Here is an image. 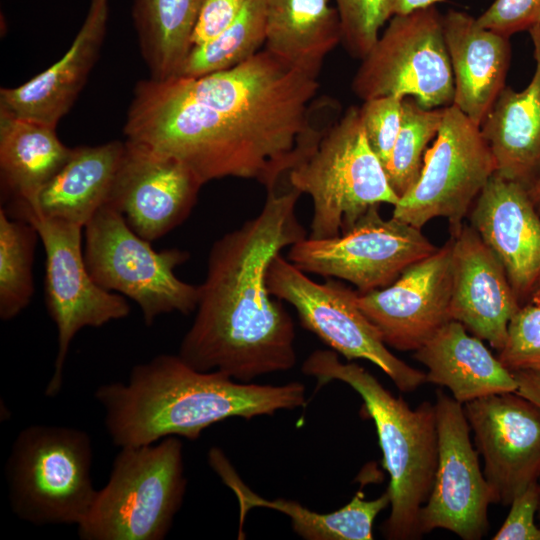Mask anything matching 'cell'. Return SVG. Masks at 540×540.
I'll use <instances>...</instances> for the list:
<instances>
[{"instance_id": "obj_22", "label": "cell", "mask_w": 540, "mask_h": 540, "mask_svg": "<svg viewBox=\"0 0 540 540\" xmlns=\"http://www.w3.org/2000/svg\"><path fill=\"white\" fill-rule=\"evenodd\" d=\"M443 31L454 78L453 105L480 127L505 87L509 38L453 9L443 14Z\"/></svg>"}, {"instance_id": "obj_7", "label": "cell", "mask_w": 540, "mask_h": 540, "mask_svg": "<svg viewBox=\"0 0 540 540\" xmlns=\"http://www.w3.org/2000/svg\"><path fill=\"white\" fill-rule=\"evenodd\" d=\"M288 183L312 199L309 237L315 239L337 237L371 206L399 201L356 106L347 108L309 157L290 171Z\"/></svg>"}, {"instance_id": "obj_4", "label": "cell", "mask_w": 540, "mask_h": 540, "mask_svg": "<svg viewBox=\"0 0 540 540\" xmlns=\"http://www.w3.org/2000/svg\"><path fill=\"white\" fill-rule=\"evenodd\" d=\"M301 370L316 379L318 388L338 380L360 395L374 421L389 475L390 514L382 534L390 540L419 539L420 510L431 492L438 460L435 405L426 401L412 409L362 366L341 362L332 349L312 352Z\"/></svg>"}, {"instance_id": "obj_13", "label": "cell", "mask_w": 540, "mask_h": 540, "mask_svg": "<svg viewBox=\"0 0 540 540\" xmlns=\"http://www.w3.org/2000/svg\"><path fill=\"white\" fill-rule=\"evenodd\" d=\"M45 250L44 290L48 313L57 328L54 372L45 395L56 396L63 384L71 342L85 327L98 328L126 318L130 306L122 295L100 287L89 273L83 254V227L59 221L30 222Z\"/></svg>"}, {"instance_id": "obj_2", "label": "cell", "mask_w": 540, "mask_h": 540, "mask_svg": "<svg viewBox=\"0 0 540 540\" xmlns=\"http://www.w3.org/2000/svg\"><path fill=\"white\" fill-rule=\"evenodd\" d=\"M123 132L181 161L203 184L235 177L254 179L271 191L301 158L293 134L252 115L200 103L177 77L136 84Z\"/></svg>"}, {"instance_id": "obj_37", "label": "cell", "mask_w": 540, "mask_h": 540, "mask_svg": "<svg viewBox=\"0 0 540 540\" xmlns=\"http://www.w3.org/2000/svg\"><path fill=\"white\" fill-rule=\"evenodd\" d=\"M247 0H204L192 36V46L214 38L240 14Z\"/></svg>"}, {"instance_id": "obj_24", "label": "cell", "mask_w": 540, "mask_h": 540, "mask_svg": "<svg viewBox=\"0 0 540 540\" xmlns=\"http://www.w3.org/2000/svg\"><path fill=\"white\" fill-rule=\"evenodd\" d=\"M458 321L450 320L414 358L426 368V382L446 387L461 404L493 394L516 392L512 373L480 338L469 335Z\"/></svg>"}, {"instance_id": "obj_3", "label": "cell", "mask_w": 540, "mask_h": 540, "mask_svg": "<svg viewBox=\"0 0 540 540\" xmlns=\"http://www.w3.org/2000/svg\"><path fill=\"white\" fill-rule=\"evenodd\" d=\"M112 442L147 445L169 436L197 440L207 427L232 417L251 419L306 405L304 385L242 383L219 371H198L179 356L160 354L131 369L126 382L100 385Z\"/></svg>"}, {"instance_id": "obj_26", "label": "cell", "mask_w": 540, "mask_h": 540, "mask_svg": "<svg viewBox=\"0 0 540 540\" xmlns=\"http://www.w3.org/2000/svg\"><path fill=\"white\" fill-rule=\"evenodd\" d=\"M56 127L0 112V180L5 206L30 202L71 154Z\"/></svg>"}, {"instance_id": "obj_29", "label": "cell", "mask_w": 540, "mask_h": 540, "mask_svg": "<svg viewBox=\"0 0 540 540\" xmlns=\"http://www.w3.org/2000/svg\"><path fill=\"white\" fill-rule=\"evenodd\" d=\"M265 40V1L247 0L226 29L192 46L176 77L195 78L230 69L258 53Z\"/></svg>"}, {"instance_id": "obj_40", "label": "cell", "mask_w": 540, "mask_h": 540, "mask_svg": "<svg viewBox=\"0 0 540 540\" xmlns=\"http://www.w3.org/2000/svg\"><path fill=\"white\" fill-rule=\"evenodd\" d=\"M526 188L531 201L540 215V169Z\"/></svg>"}, {"instance_id": "obj_12", "label": "cell", "mask_w": 540, "mask_h": 540, "mask_svg": "<svg viewBox=\"0 0 540 540\" xmlns=\"http://www.w3.org/2000/svg\"><path fill=\"white\" fill-rule=\"evenodd\" d=\"M435 247L418 229L371 206L345 233L326 239L305 237L290 246L288 260L305 273L350 282L359 293L393 283Z\"/></svg>"}, {"instance_id": "obj_10", "label": "cell", "mask_w": 540, "mask_h": 540, "mask_svg": "<svg viewBox=\"0 0 540 540\" xmlns=\"http://www.w3.org/2000/svg\"><path fill=\"white\" fill-rule=\"evenodd\" d=\"M266 282L272 296L295 308L305 329L346 360L370 361L401 392H413L426 382V372L408 365L388 349L359 308L358 292L330 278L315 282L280 253L269 264Z\"/></svg>"}, {"instance_id": "obj_28", "label": "cell", "mask_w": 540, "mask_h": 540, "mask_svg": "<svg viewBox=\"0 0 540 540\" xmlns=\"http://www.w3.org/2000/svg\"><path fill=\"white\" fill-rule=\"evenodd\" d=\"M204 0H133L132 18L149 78L176 77L192 48Z\"/></svg>"}, {"instance_id": "obj_21", "label": "cell", "mask_w": 540, "mask_h": 540, "mask_svg": "<svg viewBox=\"0 0 540 540\" xmlns=\"http://www.w3.org/2000/svg\"><path fill=\"white\" fill-rule=\"evenodd\" d=\"M124 141L73 147L58 172L28 203L1 207L28 223L45 219L81 227L106 205L122 157Z\"/></svg>"}, {"instance_id": "obj_11", "label": "cell", "mask_w": 540, "mask_h": 540, "mask_svg": "<svg viewBox=\"0 0 540 540\" xmlns=\"http://www.w3.org/2000/svg\"><path fill=\"white\" fill-rule=\"evenodd\" d=\"M494 172L480 127L455 105L447 106L419 179L400 197L392 217L418 229L434 218H445L455 232Z\"/></svg>"}, {"instance_id": "obj_20", "label": "cell", "mask_w": 540, "mask_h": 540, "mask_svg": "<svg viewBox=\"0 0 540 540\" xmlns=\"http://www.w3.org/2000/svg\"><path fill=\"white\" fill-rule=\"evenodd\" d=\"M109 14V0H90L79 31L57 62L19 86L0 89V112L56 127L99 57Z\"/></svg>"}, {"instance_id": "obj_1", "label": "cell", "mask_w": 540, "mask_h": 540, "mask_svg": "<svg viewBox=\"0 0 540 540\" xmlns=\"http://www.w3.org/2000/svg\"><path fill=\"white\" fill-rule=\"evenodd\" d=\"M300 195L292 187L267 191L255 217L213 243L178 352L190 367L251 383L296 365L294 322L271 295L266 275L276 255L307 237L296 215Z\"/></svg>"}, {"instance_id": "obj_34", "label": "cell", "mask_w": 540, "mask_h": 540, "mask_svg": "<svg viewBox=\"0 0 540 540\" xmlns=\"http://www.w3.org/2000/svg\"><path fill=\"white\" fill-rule=\"evenodd\" d=\"M402 101L396 96H384L366 100L359 107L368 143L384 168L401 127Z\"/></svg>"}, {"instance_id": "obj_32", "label": "cell", "mask_w": 540, "mask_h": 540, "mask_svg": "<svg viewBox=\"0 0 540 540\" xmlns=\"http://www.w3.org/2000/svg\"><path fill=\"white\" fill-rule=\"evenodd\" d=\"M341 42L347 52L363 59L379 38L380 28L392 17L391 0H335Z\"/></svg>"}, {"instance_id": "obj_18", "label": "cell", "mask_w": 540, "mask_h": 540, "mask_svg": "<svg viewBox=\"0 0 540 540\" xmlns=\"http://www.w3.org/2000/svg\"><path fill=\"white\" fill-rule=\"evenodd\" d=\"M451 233V319L500 351L521 303L503 265L477 231L463 224Z\"/></svg>"}, {"instance_id": "obj_19", "label": "cell", "mask_w": 540, "mask_h": 540, "mask_svg": "<svg viewBox=\"0 0 540 540\" xmlns=\"http://www.w3.org/2000/svg\"><path fill=\"white\" fill-rule=\"evenodd\" d=\"M471 222L520 303L530 298L540 277V215L526 186L494 172L475 200Z\"/></svg>"}, {"instance_id": "obj_25", "label": "cell", "mask_w": 540, "mask_h": 540, "mask_svg": "<svg viewBox=\"0 0 540 540\" xmlns=\"http://www.w3.org/2000/svg\"><path fill=\"white\" fill-rule=\"evenodd\" d=\"M208 458L213 470L238 500L240 536L249 511L261 507L287 515L293 531L306 540H372L376 517L390 505L387 491L373 500H366L362 491H358L350 502L338 510L329 513L315 512L294 500H269L258 495L243 482L219 448H211Z\"/></svg>"}, {"instance_id": "obj_8", "label": "cell", "mask_w": 540, "mask_h": 540, "mask_svg": "<svg viewBox=\"0 0 540 540\" xmlns=\"http://www.w3.org/2000/svg\"><path fill=\"white\" fill-rule=\"evenodd\" d=\"M83 254L89 273L103 289L116 291L140 308L150 326L163 314L195 311L199 287L179 279L175 269L189 253L180 249L155 251L124 217L104 205L83 229Z\"/></svg>"}, {"instance_id": "obj_30", "label": "cell", "mask_w": 540, "mask_h": 540, "mask_svg": "<svg viewBox=\"0 0 540 540\" xmlns=\"http://www.w3.org/2000/svg\"><path fill=\"white\" fill-rule=\"evenodd\" d=\"M39 234L35 227L0 208V318H15L34 292L32 265Z\"/></svg>"}, {"instance_id": "obj_35", "label": "cell", "mask_w": 540, "mask_h": 540, "mask_svg": "<svg viewBox=\"0 0 540 540\" xmlns=\"http://www.w3.org/2000/svg\"><path fill=\"white\" fill-rule=\"evenodd\" d=\"M478 23L502 36L529 31L540 25V0H494Z\"/></svg>"}, {"instance_id": "obj_31", "label": "cell", "mask_w": 540, "mask_h": 540, "mask_svg": "<svg viewBox=\"0 0 540 540\" xmlns=\"http://www.w3.org/2000/svg\"><path fill=\"white\" fill-rule=\"evenodd\" d=\"M444 108L428 109L412 97L403 98L401 127L384 168L399 199L419 179L427 145L438 133Z\"/></svg>"}, {"instance_id": "obj_6", "label": "cell", "mask_w": 540, "mask_h": 540, "mask_svg": "<svg viewBox=\"0 0 540 540\" xmlns=\"http://www.w3.org/2000/svg\"><path fill=\"white\" fill-rule=\"evenodd\" d=\"M93 446L81 429L33 424L13 441L5 465L12 512L34 525H78L97 491Z\"/></svg>"}, {"instance_id": "obj_5", "label": "cell", "mask_w": 540, "mask_h": 540, "mask_svg": "<svg viewBox=\"0 0 540 540\" xmlns=\"http://www.w3.org/2000/svg\"><path fill=\"white\" fill-rule=\"evenodd\" d=\"M183 443L177 436L122 447L107 484L77 525L81 540H162L186 492Z\"/></svg>"}, {"instance_id": "obj_39", "label": "cell", "mask_w": 540, "mask_h": 540, "mask_svg": "<svg viewBox=\"0 0 540 540\" xmlns=\"http://www.w3.org/2000/svg\"><path fill=\"white\" fill-rule=\"evenodd\" d=\"M446 0H391V12L393 15L407 14L417 9L434 6Z\"/></svg>"}, {"instance_id": "obj_17", "label": "cell", "mask_w": 540, "mask_h": 540, "mask_svg": "<svg viewBox=\"0 0 540 540\" xmlns=\"http://www.w3.org/2000/svg\"><path fill=\"white\" fill-rule=\"evenodd\" d=\"M450 240L407 267L389 286L357 294V304L384 343L416 351L451 319Z\"/></svg>"}, {"instance_id": "obj_16", "label": "cell", "mask_w": 540, "mask_h": 540, "mask_svg": "<svg viewBox=\"0 0 540 540\" xmlns=\"http://www.w3.org/2000/svg\"><path fill=\"white\" fill-rule=\"evenodd\" d=\"M463 408L493 504L510 506L540 476V408L516 392L484 396Z\"/></svg>"}, {"instance_id": "obj_33", "label": "cell", "mask_w": 540, "mask_h": 540, "mask_svg": "<svg viewBox=\"0 0 540 540\" xmlns=\"http://www.w3.org/2000/svg\"><path fill=\"white\" fill-rule=\"evenodd\" d=\"M498 358L511 371L540 368V304H523L517 310Z\"/></svg>"}, {"instance_id": "obj_27", "label": "cell", "mask_w": 540, "mask_h": 540, "mask_svg": "<svg viewBox=\"0 0 540 540\" xmlns=\"http://www.w3.org/2000/svg\"><path fill=\"white\" fill-rule=\"evenodd\" d=\"M265 49L304 70L320 72L341 42V24L329 0H264Z\"/></svg>"}, {"instance_id": "obj_15", "label": "cell", "mask_w": 540, "mask_h": 540, "mask_svg": "<svg viewBox=\"0 0 540 540\" xmlns=\"http://www.w3.org/2000/svg\"><path fill=\"white\" fill-rule=\"evenodd\" d=\"M204 185L184 163L148 144L126 139L107 205L152 242L191 213Z\"/></svg>"}, {"instance_id": "obj_23", "label": "cell", "mask_w": 540, "mask_h": 540, "mask_svg": "<svg viewBox=\"0 0 540 540\" xmlns=\"http://www.w3.org/2000/svg\"><path fill=\"white\" fill-rule=\"evenodd\" d=\"M535 70L518 92L505 86L480 126L495 172L528 186L540 169V25L529 30Z\"/></svg>"}, {"instance_id": "obj_38", "label": "cell", "mask_w": 540, "mask_h": 540, "mask_svg": "<svg viewBox=\"0 0 540 540\" xmlns=\"http://www.w3.org/2000/svg\"><path fill=\"white\" fill-rule=\"evenodd\" d=\"M512 373L518 384L516 393L540 408V368L514 370Z\"/></svg>"}, {"instance_id": "obj_14", "label": "cell", "mask_w": 540, "mask_h": 540, "mask_svg": "<svg viewBox=\"0 0 540 540\" xmlns=\"http://www.w3.org/2000/svg\"><path fill=\"white\" fill-rule=\"evenodd\" d=\"M438 460L431 492L419 515L421 534L445 529L463 540H480L489 530L491 489L471 443L463 404L436 391Z\"/></svg>"}, {"instance_id": "obj_41", "label": "cell", "mask_w": 540, "mask_h": 540, "mask_svg": "<svg viewBox=\"0 0 540 540\" xmlns=\"http://www.w3.org/2000/svg\"><path fill=\"white\" fill-rule=\"evenodd\" d=\"M530 303L540 304V277L530 295Z\"/></svg>"}, {"instance_id": "obj_42", "label": "cell", "mask_w": 540, "mask_h": 540, "mask_svg": "<svg viewBox=\"0 0 540 540\" xmlns=\"http://www.w3.org/2000/svg\"><path fill=\"white\" fill-rule=\"evenodd\" d=\"M538 486H539V503H538V510H537V516L540 521V476L537 480Z\"/></svg>"}, {"instance_id": "obj_36", "label": "cell", "mask_w": 540, "mask_h": 540, "mask_svg": "<svg viewBox=\"0 0 540 540\" xmlns=\"http://www.w3.org/2000/svg\"><path fill=\"white\" fill-rule=\"evenodd\" d=\"M539 503V486L530 484L510 504V511L493 540H540V528L535 524Z\"/></svg>"}, {"instance_id": "obj_9", "label": "cell", "mask_w": 540, "mask_h": 540, "mask_svg": "<svg viewBox=\"0 0 540 540\" xmlns=\"http://www.w3.org/2000/svg\"><path fill=\"white\" fill-rule=\"evenodd\" d=\"M351 87L364 101L396 96L412 97L428 109L452 105L454 78L436 5L393 15Z\"/></svg>"}]
</instances>
